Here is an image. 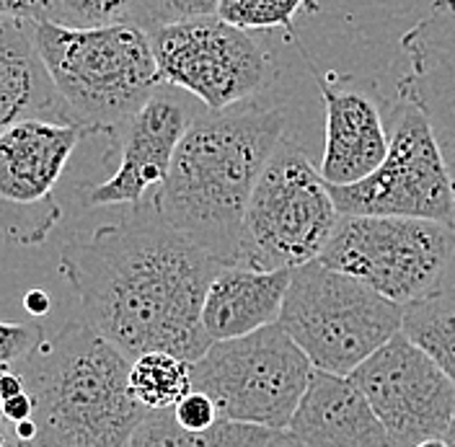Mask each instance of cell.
<instances>
[{
	"label": "cell",
	"instance_id": "5b68a950",
	"mask_svg": "<svg viewBox=\"0 0 455 447\" xmlns=\"http://www.w3.org/2000/svg\"><path fill=\"white\" fill-rule=\"evenodd\" d=\"M315 370L352 375L403 329V306L323 261L292 269L280 321Z\"/></svg>",
	"mask_w": 455,
	"mask_h": 447
},
{
	"label": "cell",
	"instance_id": "9c48e42d",
	"mask_svg": "<svg viewBox=\"0 0 455 447\" xmlns=\"http://www.w3.org/2000/svg\"><path fill=\"white\" fill-rule=\"evenodd\" d=\"M453 256L455 225L341 215L318 261L406 307L440 290Z\"/></svg>",
	"mask_w": 455,
	"mask_h": 447
},
{
	"label": "cell",
	"instance_id": "7c38bea8",
	"mask_svg": "<svg viewBox=\"0 0 455 447\" xmlns=\"http://www.w3.org/2000/svg\"><path fill=\"white\" fill-rule=\"evenodd\" d=\"M396 447L445 437L455 421V383L409 336L396 334L349 375Z\"/></svg>",
	"mask_w": 455,
	"mask_h": 447
},
{
	"label": "cell",
	"instance_id": "4dcf8cb0",
	"mask_svg": "<svg viewBox=\"0 0 455 447\" xmlns=\"http://www.w3.org/2000/svg\"><path fill=\"white\" fill-rule=\"evenodd\" d=\"M414 447H451L448 445V440L445 437H435V440H425V443H419V445Z\"/></svg>",
	"mask_w": 455,
	"mask_h": 447
},
{
	"label": "cell",
	"instance_id": "52a82bcc",
	"mask_svg": "<svg viewBox=\"0 0 455 447\" xmlns=\"http://www.w3.org/2000/svg\"><path fill=\"white\" fill-rule=\"evenodd\" d=\"M313 370L290 334L272 323L241 339L210 344L192 363V386L218 403L223 419L287 432Z\"/></svg>",
	"mask_w": 455,
	"mask_h": 447
},
{
	"label": "cell",
	"instance_id": "f1b7e54d",
	"mask_svg": "<svg viewBox=\"0 0 455 447\" xmlns=\"http://www.w3.org/2000/svg\"><path fill=\"white\" fill-rule=\"evenodd\" d=\"M24 307H27L34 318H42V315L50 313L52 300H50V295L44 290H28L27 295H24Z\"/></svg>",
	"mask_w": 455,
	"mask_h": 447
},
{
	"label": "cell",
	"instance_id": "484cf974",
	"mask_svg": "<svg viewBox=\"0 0 455 447\" xmlns=\"http://www.w3.org/2000/svg\"><path fill=\"white\" fill-rule=\"evenodd\" d=\"M173 417L181 427L197 429V432L199 429H210V427H215L218 421L223 419L220 411H218V403L207 393L197 391V388H192L173 406Z\"/></svg>",
	"mask_w": 455,
	"mask_h": 447
},
{
	"label": "cell",
	"instance_id": "603a6c76",
	"mask_svg": "<svg viewBox=\"0 0 455 447\" xmlns=\"http://www.w3.org/2000/svg\"><path fill=\"white\" fill-rule=\"evenodd\" d=\"M138 0H47L44 19L68 28H99L132 21Z\"/></svg>",
	"mask_w": 455,
	"mask_h": 447
},
{
	"label": "cell",
	"instance_id": "30bf717a",
	"mask_svg": "<svg viewBox=\"0 0 455 447\" xmlns=\"http://www.w3.org/2000/svg\"><path fill=\"white\" fill-rule=\"evenodd\" d=\"M161 84L199 99L207 112L251 101L275 81V57L256 31L218 16L150 28Z\"/></svg>",
	"mask_w": 455,
	"mask_h": 447
},
{
	"label": "cell",
	"instance_id": "ba28073f",
	"mask_svg": "<svg viewBox=\"0 0 455 447\" xmlns=\"http://www.w3.org/2000/svg\"><path fill=\"white\" fill-rule=\"evenodd\" d=\"M388 153L357 184L329 187L339 215L455 225V184L443 145L417 101L396 93L386 116Z\"/></svg>",
	"mask_w": 455,
	"mask_h": 447
},
{
	"label": "cell",
	"instance_id": "cb8c5ba5",
	"mask_svg": "<svg viewBox=\"0 0 455 447\" xmlns=\"http://www.w3.org/2000/svg\"><path fill=\"white\" fill-rule=\"evenodd\" d=\"M220 0H138L132 21L142 28H158L218 13Z\"/></svg>",
	"mask_w": 455,
	"mask_h": 447
},
{
	"label": "cell",
	"instance_id": "8992f818",
	"mask_svg": "<svg viewBox=\"0 0 455 447\" xmlns=\"http://www.w3.org/2000/svg\"><path fill=\"white\" fill-rule=\"evenodd\" d=\"M339 218L321 171L300 145L284 138L249 199L235 264L259 272H292L318 261Z\"/></svg>",
	"mask_w": 455,
	"mask_h": 447
},
{
	"label": "cell",
	"instance_id": "e575fe53",
	"mask_svg": "<svg viewBox=\"0 0 455 447\" xmlns=\"http://www.w3.org/2000/svg\"><path fill=\"white\" fill-rule=\"evenodd\" d=\"M0 27H3V16H0Z\"/></svg>",
	"mask_w": 455,
	"mask_h": 447
},
{
	"label": "cell",
	"instance_id": "d6986e66",
	"mask_svg": "<svg viewBox=\"0 0 455 447\" xmlns=\"http://www.w3.org/2000/svg\"><path fill=\"white\" fill-rule=\"evenodd\" d=\"M284 432H269L251 424L220 419L210 429L181 427L173 409L148 411L138 429L132 432L127 447H267Z\"/></svg>",
	"mask_w": 455,
	"mask_h": 447
},
{
	"label": "cell",
	"instance_id": "4316f807",
	"mask_svg": "<svg viewBox=\"0 0 455 447\" xmlns=\"http://www.w3.org/2000/svg\"><path fill=\"white\" fill-rule=\"evenodd\" d=\"M47 0H0V16L13 21H36L44 19Z\"/></svg>",
	"mask_w": 455,
	"mask_h": 447
},
{
	"label": "cell",
	"instance_id": "7402d4cb",
	"mask_svg": "<svg viewBox=\"0 0 455 447\" xmlns=\"http://www.w3.org/2000/svg\"><path fill=\"white\" fill-rule=\"evenodd\" d=\"M303 8L318 11V5L311 0H220L215 16L230 27L256 34L283 28L287 42H295L292 21Z\"/></svg>",
	"mask_w": 455,
	"mask_h": 447
},
{
	"label": "cell",
	"instance_id": "4fadbf2b",
	"mask_svg": "<svg viewBox=\"0 0 455 447\" xmlns=\"http://www.w3.org/2000/svg\"><path fill=\"white\" fill-rule=\"evenodd\" d=\"M192 116L181 101L158 93L135 112L114 135L116 171L107 181L85 187L88 207H138L158 192L169 176L176 148L189 130Z\"/></svg>",
	"mask_w": 455,
	"mask_h": 447
},
{
	"label": "cell",
	"instance_id": "3957f363",
	"mask_svg": "<svg viewBox=\"0 0 455 447\" xmlns=\"http://www.w3.org/2000/svg\"><path fill=\"white\" fill-rule=\"evenodd\" d=\"M132 360L73 321L16 364L34 401V447H127L148 414L130 391Z\"/></svg>",
	"mask_w": 455,
	"mask_h": 447
},
{
	"label": "cell",
	"instance_id": "1f68e13d",
	"mask_svg": "<svg viewBox=\"0 0 455 447\" xmlns=\"http://www.w3.org/2000/svg\"><path fill=\"white\" fill-rule=\"evenodd\" d=\"M445 440H448V445L455 447V421H453V427H451V432L445 435Z\"/></svg>",
	"mask_w": 455,
	"mask_h": 447
},
{
	"label": "cell",
	"instance_id": "8fae6325",
	"mask_svg": "<svg viewBox=\"0 0 455 447\" xmlns=\"http://www.w3.org/2000/svg\"><path fill=\"white\" fill-rule=\"evenodd\" d=\"M91 132L76 122L24 119L0 135V233L13 246L44 243L60 220L55 189Z\"/></svg>",
	"mask_w": 455,
	"mask_h": 447
},
{
	"label": "cell",
	"instance_id": "7a4b0ae2",
	"mask_svg": "<svg viewBox=\"0 0 455 447\" xmlns=\"http://www.w3.org/2000/svg\"><path fill=\"white\" fill-rule=\"evenodd\" d=\"M284 127L283 109L254 101L195 116L150 196L161 218L218 264H235L249 199Z\"/></svg>",
	"mask_w": 455,
	"mask_h": 447
},
{
	"label": "cell",
	"instance_id": "2e32d148",
	"mask_svg": "<svg viewBox=\"0 0 455 447\" xmlns=\"http://www.w3.org/2000/svg\"><path fill=\"white\" fill-rule=\"evenodd\" d=\"M287 435L300 447H396L349 375L313 370Z\"/></svg>",
	"mask_w": 455,
	"mask_h": 447
},
{
	"label": "cell",
	"instance_id": "9a60e30c",
	"mask_svg": "<svg viewBox=\"0 0 455 447\" xmlns=\"http://www.w3.org/2000/svg\"><path fill=\"white\" fill-rule=\"evenodd\" d=\"M409 70L396 93L429 116L455 184V0H432L427 13L398 42Z\"/></svg>",
	"mask_w": 455,
	"mask_h": 447
},
{
	"label": "cell",
	"instance_id": "e0dca14e",
	"mask_svg": "<svg viewBox=\"0 0 455 447\" xmlns=\"http://www.w3.org/2000/svg\"><path fill=\"white\" fill-rule=\"evenodd\" d=\"M290 277V269L259 272L241 264H220L202 306V329L210 344L277 323Z\"/></svg>",
	"mask_w": 455,
	"mask_h": 447
},
{
	"label": "cell",
	"instance_id": "ffe728a7",
	"mask_svg": "<svg viewBox=\"0 0 455 447\" xmlns=\"http://www.w3.org/2000/svg\"><path fill=\"white\" fill-rule=\"evenodd\" d=\"M403 334L455 383V284L403 307Z\"/></svg>",
	"mask_w": 455,
	"mask_h": 447
},
{
	"label": "cell",
	"instance_id": "d4e9b609",
	"mask_svg": "<svg viewBox=\"0 0 455 447\" xmlns=\"http://www.w3.org/2000/svg\"><path fill=\"white\" fill-rule=\"evenodd\" d=\"M44 341V329L39 323L0 321V370L16 367L21 360Z\"/></svg>",
	"mask_w": 455,
	"mask_h": 447
},
{
	"label": "cell",
	"instance_id": "f546056e",
	"mask_svg": "<svg viewBox=\"0 0 455 447\" xmlns=\"http://www.w3.org/2000/svg\"><path fill=\"white\" fill-rule=\"evenodd\" d=\"M0 447H28L27 443L19 437L16 427L5 419L3 414H0Z\"/></svg>",
	"mask_w": 455,
	"mask_h": 447
},
{
	"label": "cell",
	"instance_id": "83f0119b",
	"mask_svg": "<svg viewBox=\"0 0 455 447\" xmlns=\"http://www.w3.org/2000/svg\"><path fill=\"white\" fill-rule=\"evenodd\" d=\"M0 414L11 421L13 427H21L24 421H28L31 417H34V401H31V395H28L27 391L19 393V395L8 398V401L3 403Z\"/></svg>",
	"mask_w": 455,
	"mask_h": 447
},
{
	"label": "cell",
	"instance_id": "6da1fadb",
	"mask_svg": "<svg viewBox=\"0 0 455 447\" xmlns=\"http://www.w3.org/2000/svg\"><path fill=\"white\" fill-rule=\"evenodd\" d=\"M218 267L161 218L153 199L73 235L60 251V275L78 295L85 323L130 360L171 352L197 363L210 347L202 306Z\"/></svg>",
	"mask_w": 455,
	"mask_h": 447
},
{
	"label": "cell",
	"instance_id": "ac0fdd59",
	"mask_svg": "<svg viewBox=\"0 0 455 447\" xmlns=\"http://www.w3.org/2000/svg\"><path fill=\"white\" fill-rule=\"evenodd\" d=\"M24 119L73 122L34 47L28 21L3 19L0 27V135Z\"/></svg>",
	"mask_w": 455,
	"mask_h": 447
},
{
	"label": "cell",
	"instance_id": "5bb4252c",
	"mask_svg": "<svg viewBox=\"0 0 455 447\" xmlns=\"http://www.w3.org/2000/svg\"><path fill=\"white\" fill-rule=\"evenodd\" d=\"M318 85L326 112V140L321 158V179L329 187H349L363 181L383 164L388 153L386 114L375 88L349 76L321 73L300 47Z\"/></svg>",
	"mask_w": 455,
	"mask_h": 447
},
{
	"label": "cell",
	"instance_id": "277c9868",
	"mask_svg": "<svg viewBox=\"0 0 455 447\" xmlns=\"http://www.w3.org/2000/svg\"><path fill=\"white\" fill-rule=\"evenodd\" d=\"M28 31L73 122L91 135L114 138L164 85L150 31L135 21L68 28L36 19Z\"/></svg>",
	"mask_w": 455,
	"mask_h": 447
},
{
	"label": "cell",
	"instance_id": "44dd1931",
	"mask_svg": "<svg viewBox=\"0 0 455 447\" xmlns=\"http://www.w3.org/2000/svg\"><path fill=\"white\" fill-rule=\"evenodd\" d=\"M192 388V363L171 352H145L132 360L130 391L145 411L173 409Z\"/></svg>",
	"mask_w": 455,
	"mask_h": 447
},
{
	"label": "cell",
	"instance_id": "836d02e7",
	"mask_svg": "<svg viewBox=\"0 0 455 447\" xmlns=\"http://www.w3.org/2000/svg\"><path fill=\"white\" fill-rule=\"evenodd\" d=\"M284 447H300V445H298L290 435H284Z\"/></svg>",
	"mask_w": 455,
	"mask_h": 447
},
{
	"label": "cell",
	"instance_id": "d6a6232c",
	"mask_svg": "<svg viewBox=\"0 0 455 447\" xmlns=\"http://www.w3.org/2000/svg\"><path fill=\"white\" fill-rule=\"evenodd\" d=\"M284 435H287V432H284ZM284 435H280L272 445H267V447H284Z\"/></svg>",
	"mask_w": 455,
	"mask_h": 447
}]
</instances>
